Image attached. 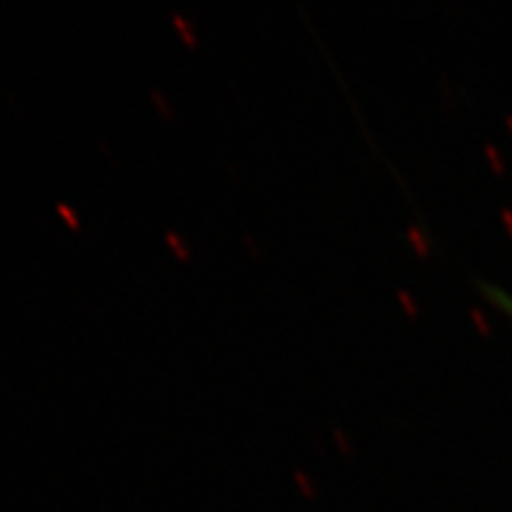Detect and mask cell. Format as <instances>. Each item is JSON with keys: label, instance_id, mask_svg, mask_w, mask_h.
Returning <instances> with one entry per match:
<instances>
[{"label": "cell", "instance_id": "6da1fadb", "mask_svg": "<svg viewBox=\"0 0 512 512\" xmlns=\"http://www.w3.org/2000/svg\"><path fill=\"white\" fill-rule=\"evenodd\" d=\"M474 282H476L478 291L483 293L485 299H489L493 306H498L502 312L512 316V293L510 291H506V288H502L498 284H491V282H487L483 278H476Z\"/></svg>", "mask_w": 512, "mask_h": 512}, {"label": "cell", "instance_id": "7a4b0ae2", "mask_svg": "<svg viewBox=\"0 0 512 512\" xmlns=\"http://www.w3.org/2000/svg\"><path fill=\"white\" fill-rule=\"evenodd\" d=\"M173 22H175V26H178V28L182 30V37H184L190 45H195V37H192V28H190V24H186V20L182 18V15L175 13V15H173Z\"/></svg>", "mask_w": 512, "mask_h": 512}, {"label": "cell", "instance_id": "3957f363", "mask_svg": "<svg viewBox=\"0 0 512 512\" xmlns=\"http://www.w3.org/2000/svg\"><path fill=\"white\" fill-rule=\"evenodd\" d=\"M167 242H169V246H173L175 252H178L180 259H188V250L180 244V237H178V235H175V233H167Z\"/></svg>", "mask_w": 512, "mask_h": 512}, {"label": "cell", "instance_id": "277c9868", "mask_svg": "<svg viewBox=\"0 0 512 512\" xmlns=\"http://www.w3.org/2000/svg\"><path fill=\"white\" fill-rule=\"evenodd\" d=\"M152 96H154V99L158 101V107H160V111H163V114L167 116V118H171L173 116V109L167 105V101H165V96L163 94H160L156 88H152Z\"/></svg>", "mask_w": 512, "mask_h": 512}, {"label": "cell", "instance_id": "5b68a950", "mask_svg": "<svg viewBox=\"0 0 512 512\" xmlns=\"http://www.w3.org/2000/svg\"><path fill=\"white\" fill-rule=\"evenodd\" d=\"M58 212L64 216V220H67L69 224H71V227H79V222H77V216L73 214V210H71V207H67V205H64V203H60L58 205Z\"/></svg>", "mask_w": 512, "mask_h": 512}]
</instances>
